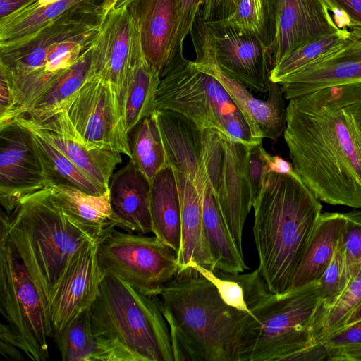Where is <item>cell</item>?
<instances>
[{
	"instance_id": "obj_1",
	"label": "cell",
	"mask_w": 361,
	"mask_h": 361,
	"mask_svg": "<svg viewBox=\"0 0 361 361\" xmlns=\"http://www.w3.org/2000/svg\"><path fill=\"white\" fill-rule=\"evenodd\" d=\"M283 137L294 170L322 202L361 209V82L289 100Z\"/></svg>"
},
{
	"instance_id": "obj_2",
	"label": "cell",
	"mask_w": 361,
	"mask_h": 361,
	"mask_svg": "<svg viewBox=\"0 0 361 361\" xmlns=\"http://www.w3.org/2000/svg\"><path fill=\"white\" fill-rule=\"evenodd\" d=\"M154 297L169 326L174 361H239L252 315L226 304L197 270H179Z\"/></svg>"
},
{
	"instance_id": "obj_3",
	"label": "cell",
	"mask_w": 361,
	"mask_h": 361,
	"mask_svg": "<svg viewBox=\"0 0 361 361\" xmlns=\"http://www.w3.org/2000/svg\"><path fill=\"white\" fill-rule=\"evenodd\" d=\"M320 200L295 172L269 173L252 204L257 268L269 292L290 290L321 215Z\"/></svg>"
},
{
	"instance_id": "obj_4",
	"label": "cell",
	"mask_w": 361,
	"mask_h": 361,
	"mask_svg": "<svg viewBox=\"0 0 361 361\" xmlns=\"http://www.w3.org/2000/svg\"><path fill=\"white\" fill-rule=\"evenodd\" d=\"M102 19L93 4L72 7L28 37L0 46V66L13 84L14 119L27 111L56 75L91 47Z\"/></svg>"
},
{
	"instance_id": "obj_5",
	"label": "cell",
	"mask_w": 361,
	"mask_h": 361,
	"mask_svg": "<svg viewBox=\"0 0 361 361\" xmlns=\"http://www.w3.org/2000/svg\"><path fill=\"white\" fill-rule=\"evenodd\" d=\"M252 316L239 361H287L312 345L311 324L319 305V281L281 294L268 290L258 269L240 273Z\"/></svg>"
},
{
	"instance_id": "obj_6",
	"label": "cell",
	"mask_w": 361,
	"mask_h": 361,
	"mask_svg": "<svg viewBox=\"0 0 361 361\" xmlns=\"http://www.w3.org/2000/svg\"><path fill=\"white\" fill-rule=\"evenodd\" d=\"M1 223L47 305L72 258L95 243L66 218L49 188L23 198L9 214L1 210Z\"/></svg>"
},
{
	"instance_id": "obj_7",
	"label": "cell",
	"mask_w": 361,
	"mask_h": 361,
	"mask_svg": "<svg viewBox=\"0 0 361 361\" xmlns=\"http://www.w3.org/2000/svg\"><path fill=\"white\" fill-rule=\"evenodd\" d=\"M88 312L94 337L116 361H174L169 326L154 297L105 275Z\"/></svg>"
},
{
	"instance_id": "obj_8",
	"label": "cell",
	"mask_w": 361,
	"mask_h": 361,
	"mask_svg": "<svg viewBox=\"0 0 361 361\" xmlns=\"http://www.w3.org/2000/svg\"><path fill=\"white\" fill-rule=\"evenodd\" d=\"M161 109L178 112L201 129L217 130L245 145L262 143L222 85L185 58L161 76L154 102V110Z\"/></svg>"
},
{
	"instance_id": "obj_9",
	"label": "cell",
	"mask_w": 361,
	"mask_h": 361,
	"mask_svg": "<svg viewBox=\"0 0 361 361\" xmlns=\"http://www.w3.org/2000/svg\"><path fill=\"white\" fill-rule=\"evenodd\" d=\"M0 334L18 346L30 360L49 357L48 338L54 336L48 305L11 242L5 226H0Z\"/></svg>"
},
{
	"instance_id": "obj_10",
	"label": "cell",
	"mask_w": 361,
	"mask_h": 361,
	"mask_svg": "<svg viewBox=\"0 0 361 361\" xmlns=\"http://www.w3.org/2000/svg\"><path fill=\"white\" fill-rule=\"evenodd\" d=\"M103 274L116 276L140 293L154 297L177 274L178 255L155 236L115 228L97 244Z\"/></svg>"
},
{
	"instance_id": "obj_11",
	"label": "cell",
	"mask_w": 361,
	"mask_h": 361,
	"mask_svg": "<svg viewBox=\"0 0 361 361\" xmlns=\"http://www.w3.org/2000/svg\"><path fill=\"white\" fill-rule=\"evenodd\" d=\"M169 166L185 176L202 194L210 183L216 192L223 157V136L201 129L185 116L169 109L154 110Z\"/></svg>"
},
{
	"instance_id": "obj_12",
	"label": "cell",
	"mask_w": 361,
	"mask_h": 361,
	"mask_svg": "<svg viewBox=\"0 0 361 361\" xmlns=\"http://www.w3.org/2000/svg\"><path fill=\"white\" fill-rule=\"evenodd\" d=\"M190 33L196 53L194 66L222 85L244 114L255 138L260 142L264 138L276 141L286 126L287 111L281 85L271 82L266 100L255 97L247 87L226 74L218 66L208 25L200 15L197 16Z\"/></svg>"
},
{
	"instance_id": "obj_13",
	"label": "cell",
	"mask_w": 361,
	"mask_h": 361,
	"mask_svg": "<svg viewBox=\"0 0 361 361\" xmlns=\"http://www.w3.org/2000/svg\"><path fill=\"white\" fill-rule=\"evenodd\" d=\"M65 109L78 134L89 147L109 149L131 157L121 104L111 85L89 78Z\"/></svg>"
},
{
	"instance_id": "obj_14",
	"label": "cell",
	"mask_w": 361,
	"mask_h": 361,
	"mask_svg": "<svg viewBox=\"0 0 361 361\" xmlns=\"http://www.w3.org/2000/svg\"><path fill=\"white\" fill-rule=\"evenodd\" d=\"M49 188L30 130L16 120L0 125V202L11 214L25 197Z\"/></svg>"
},
{
	"instance_id": "obj_15",
	"label": "cell",
	"mask_w": 361,
	"mask_h": 361,
	"mask_svg": "<svg viewBox=\"0 0 361 361\" xmlns=\"http://www.w3.org/2000/svg\"><path fill=\"white\" fill-rule=\"evenodd\" d=\"M140 37L127 6L113 8L103 16L90 47V78L111 85L120 102Z\"/></svg>"
},
{
	"instance_id": "obj_16",
	"label": "cell",
	"mask_w": 361,
	"mask_h": 361,
	"mask_svg": "<svg viewBox=\"0 0 361 361\" xmlns=\"http://www.w3.org/2000/svg\"><path fill=\"white\" fill-rule=\"evenodd\" d=\"M207 25L219 68L247 88L268 93L272 51L264 39L229 27Z\"/></svg>"
},
{
	"instance_id": "obj_17",
	"label": "cell",
	"mask_w": 361,
	"mask_h": 361,
	"mask_svg": "<svg viewBox=\"0 0 361 361\" xmlns=\"http://www.w3.org/2000/svg\"><path fill=\"white\" fill-rule=\"evenodd\" d=\"M97 244L92 243L71 260L49 299L54 333L62 330L94 302L104 276L97 260Z\"/></svg>"
},
{
	"instance_id": "obj_18",
	"label": "cell",
	"mask_w": 361,
	"mask_h": 361,
	"mask_svg": "<svg viewBox=\"0 0 361 361\" xmlns=\"http://www.w3.org/2000/svg\"><path fill=\"white\" fill-rule=\"evenodd\" d=\"M222 136L223 157L215 194L232 238L243 254V228L253 204L248 174L251 146L230 135L222 133Z\"/></svg>"
},
{
	"instance_id": "obj_19",
	"label": "cell",
	"mask_w": 361,
	"mask_h": 361,
	"mask_svg": "<svg viewBox=\"0 0 361 361\" xmlns=\"http://www.w3.org/2000/svg\"><path fill=\"white\" fill-rule=\"evenodd\" d=\"M350 30V37L341 47L279 84L286 99L328 87L361 82V26L352 27Z\"/></svg>"
},
{
	"instance_id": "obj_20",
	"label": "cell",
	"mask_w": 361,
	"mask_h": 361,
	"mask_svg": "<svg viewBox=\"0 0 361 361\" xmlns=\"http://www.w3.org/2000/svg\"><path fill=\"white\" fill-rule=\"evenodd\" d=\"M43 137L57 147L82 173L108 191L109 181L121 154L109 149L90 148L78 134L66 109L42 122L21 116Z\"/></svg>"
},
{
	"instance_id": "obj_21",
	"label": "cell",
	"mask_w": 361,
	"mask_h": 361,
	"mask_svg": "<svg viewBox=\"0 0 361 361\" xmlns=\"http://www.w3.org/2000/svg\"><path fill=\"white\" fill-rule=\"evenodd\" d=\"M273 66L306 41L338 28L322 0H276Z\"/></svg>"
},
{
	"instance_id": "obj_22",
	"label": "cell",
	"mask_w": 361,
	"mask_h": 361,
	"mask_svg": "<svg viewBox=\"0 0 361 361\" xmlns=\"http://www.w3.org/2000/svg\"><path fill=\"white\" fill-rule=\"evenodd\" d=\"M151 183L130 159L109 181V204L116 227L141 235L152 233Z\"/></svg>"
},
{
	"instance_id": "obj_23",
	"label": "cell",
	"mask_w": 361,
	"mask_h": 361,
	"mask_svg": "<svg viewBox=\"0 0 361 361\" xmlns=\"http://www.w3.org/2000/svg\"><path fill=\"white\" fill-rule=\"evenodd\" d=\"M127 7L145 58L161 78L175 34L176 0H132Z\"/></svg>"
},
{
	"instance_id": "obj_24",
	"label": "cell",
	"mask_w": 361,
	"mask_h": 361,
	"mask_svg": "<svg viewBox=\"0 0 361 361\" xmlns=\"http://www.w3.org/2000/svg\"><path fill=\"white\" fill-rule=\"evenodd\" d=\"M53 201L66 218L98 244L116 227L109 192L90 195L66 185L49 187Z\"/></svg>"
},
{
	"instance_id": "obj_25",
	"label": "cell",
	"mask_w": 361,
	"mask_h": 361,
	"mask_svg": "<svg viewBox=\"0 0 361 361\" xmlns=\"http://www.w3.org/2000/svg\"><path fill=\"white\" fill-rule=\"evenodd\" d=\"M346 226L343 213H322L294 275L290 289L318 281L331 262Z\"/></svg>"
},
{
	"instance_id": "obj_26",
	"label": "cell",
	"mask_w": 361,
	"mask_h": 361,
	"mask_svg": "<svg viewBox=\"0 0 361 361\" xmlns=\"http://www.w3.org/2000/svg\"><path fill=\"white\" fill-rule=\"evenodd\" d=\"M202 228L212 270L240 274L247 270L243 254L237 248L210 183L202 194Z\"/></svg>"
},
{
	"instance_id": "obj_27",
	"label": "cell",
	"mask_w": 361,
	"mask_h": 361,
	"mask_svg": "<svg viewBox=\"0 0 361 361\" xmlns=\"http://www.w3.org/2000/svg\"><path fill=\"white\" fill-rule=\"evenodd\" d=\"M180 205L182 243L178 254L179 270L190 262L212 270L202 228V194L183 173L173 170Z\"/></svg>"
},
{
	"instance_id": "obj_28",
	"label": "cell",
	"mask_w": 361,
	"mask_h": 361,
	"mask_svg": "<svg viewBox=\"0 0 361 361\" xmlns=\"http://www.w3.org/2000/svg\"><path fill=\"white\" fill-rule=\"evenodd\" d=\"M150 214L152 233L177 255L182 243L180 205L173 169L160 171L151 183Z\"/></svg>"
},
{
	"instance_id": "obj_29",
	"label": "cell",
	"mask_w": 361,
	"mask_h": 361,
	"mask_svg": "<svg viewBox=\"0 0 361 361\" xmlns=\"http://www.w3.org/2000/svg\"><path fill=\"white\" fill-rule=\"evenodd\" d=\"M160 81L159 74L148 63L140 42L121 99L124 125L128 134L154 111L156 94Z\"/></svg>"
},
{
	"instance_id": "obj_30",
	"label": "cell",
	"mask_w": 361,
	"mask_h": 361,
	"mask_svg": "<svg viewBox=\"0 0 361 361\" xmlns=\"http://www.w3.org/2000/svg\"><path fill=\"white\" fill-rule=\"evenodd\" d=\"M90 48L56 75L22 116L42 122L61 111L90 78Z\"/></svg>"
},
{
	"instance_id": "obj_31",
	"label": "cell",
	"mask_w": 361,
	"mask_h": 361,
	"mask_svg": "<svg viewBox=\"0 0 361 361\" xmlns=\"http://www.w3.org/2000/svg\"><path fill=\"white\" fill-rule=\"evenodd\" d=\"M15 120L31 133L49 187L66 185L94 195H101L108 192L82 173L57 147L43 137L23 117H17Z\"/></svg>"
},
{
	"instance_id": "obj_32",
	"label": "cell",
	"mask_w": 361,
	"mask_h": 361,
	"mask_svg": "<svg viewBox=\"0 0 361 361\" xmlns=\"http://www.w3.org/2000/svg\"><path fill=\"white\" fill-rule=\"evenodd\" d=\"M54 336L63 361H116L112 352L94 337L88 310Z\"/></svg>"
},
{
	"instance_id": "obj_33",
	"label": "cell",
	"mask_w": 361,
	"mask_h": 361,
	"mask_svg": "<svg viewBox=\"0 0 361 361\" xmlns=\"http://www.w3.org/2000/svg\"><path fill=\"white\" fill-rule=\"evenodd\" d=\"M75 0H61L40 6L37 0L0 19V46L15 43L38 32L74 5Z\"/></svg>"
},
{
	"instance_id": "obj_34",
	"label": "cell",
	"mask_w": 361,
	"mask_h": 361,
	"mask_svg": "<svg viewBox=\"0 0 361 361\" xmlns=\"http://www.w3.org/2000/svg\"><path fill=\"white\" fill-rule=\"evenodd\" d=\"M128 137L130 159L152 183L160 171L169 166L153 114L143 118Z\"/></svg>"
},
{
	"instance_id": "obj_35",
	"label": "cell",
	"mask_w": 361,
	"mask_h": 361,
	"mask_svg": "<svg viewBox=\"0 0 361 361\" xmlns=\"http://www.w3.org/2000/svg\"><path fill=\"white\" fill-rule=\"evenodd\" d=\"M348 28L313 37L296 47L274 65L271 81L280 84L288 76L341 47L350 37Z\"/></svg>"
},
{
	"instance_id": "obj_36",
	"label": "cell",
	"mask_w": 361,
	"mask_h": 361,
	"mask_svg": "<svg viewBox=\"0 0 361 361\" xmlns=\"http://www.w3.org/2000/svg\"><path fill=\"white\" fill-rule=\"evenodd\" d=\"M361 302V272L351 279L331 303L319 305L311 324L312 345L345 326L354 310Z\"/></svg>"
},
{
	"instance_id": "obj_37",
	"label": "cell",
	"mask_w": 361,
	"mask_h": 361,
	"mask_svg": "<svg viewBox=\"0 0 361 361\" xmlns=\"http://www.w3.org/2000/svg\"><path fill=\"white\" fill-rule=\"evenodd\" d=\"M207 25L229 27L241 32L254 35L262 38L267 43L262 0H238L234 11L228 17Z\"/></svg>"
},
{
	"instance_id": "obj_38",
	"label": "cell",
	"mask_w": 361,
	"mask_h": 361,
	"mask_svg": "<svg viewBox=\"0 0 361 361\" xmlns=\"http://www.w3.org/2000/svg\"><path fill=\"white\" fill-rule=\"evenodd\" d=\"M319 343L326 350V361H361V319L327 336Z\"/></svg>"
},
{
	"instance_id": "obj_39",
	"label": "cell",
	"mask_w": 361,
	"mask_h": 361,
	"mask_svg": "<svg viewBox=\"0 0 361 361\" xmlns=\"http://www.w3.org/2000/svg\"><path fill=\"white\" fill-rule=\"evenodd\" d=\"M188 266L197 270L215 286L226 304L252 315L246 300L245 290L240 279V273L226 274L211 270L195 262H190Z\"/></svg>"
},
{
	"instance_id": "obj_40",
	"label": "cell",
	"mask_w": 361,
	"mask_h": 361,
	"mask_svg": "<svg viewBox=\"0 0 361 361\" xmlns=\"http://www.w3.org/2000/svg\"><path fill=\"white\" fill-rule=\"evenodd\" d=\"M318 281L321 290V305L331 303L347 286L348 276L342 237L331 262Z\"/></svg>"
},
{
	"instance_id": "obj_41",
	"label": "cell",
	"mask_w": 361,
	"mask_h": 361,
	"mask_svg": "<svg viewBox=\"0 0 361 361\" xmlns=\"http://www.w3.org/2000/svg\"><path fill=\"white\" fill-rule=\"evenodd\" d=\"M204 0H176V23L169 63L178 62L185 57L183 42L190 32ZM165 69V70H166Z\"/></svg>"
},
{
	"instance_id": "obj_42",
	"label": "cell",
	"mask_w": 361,
	"mask_h": 361,
	"mask_svg": "<svg viewBox=\"0 0 361 361\" xmlns=\"http://www.w3.org/2000/svg\"><path fill=\"white\" fill-rule=\"evenodd\" d=\"M343 214L346 226L342 240L349 282L361 272V209Z\"/></svg>"
},
{
	"instance_id": "obj_43",
	"label": "cell",
	"mask_w": 361,
	"mask_h": 361,
	"mask_svg": "<svg viewBox=\"0 0 361 361\" xmlns=\"http://www.w3.org/2000/svg\"><path fill=\"white\" fill-rule=\"evenodd\" d=\"M338 28L361 26V0H322Z\"/></svg>"
},
{
	"instance_id": "obj_44",
	"label": "cell",
	"mask_w": 361,
	"mask_h": 361,
	"mask_svg": "<svg viewBox=\"0 0 361 361\" xmlns=\"http://www.w3.org/2000/svg\"><path fill=\"white\" fill-rule=\"evenodd\" d=\"M264 149L262 143L255 145L250 147L248 154V174L253 202L260 194L269 173L263 154Z\"/></svg>"
},
{
	"instance_id": "obj_45",
	"label": "cell",
	"mask_w": 361,
	"mask_h": 361,
	"mask_svg": "<svg viewBox=\"0 0 361 361\" xmlns=\"http://www.w3.org/2000/svg\"><path fill=\"white\" fill-rule=\"evenodd\" d=\"M16 107L13 80L9 73L0 66V125L13 120Z\"/></svg>"
},
{
	"instance_id": "obj_46",
	"label": "cell",
	"mask_w": 361,
	"mask_h": 361,
	"mask_svg": "<svg viewBox=\"0 0 361 361\" xmlns=\"http://www.w3.org/2000/svg\"><path fill=\"white\" fill-rule=\"evenodd\" d=\"M238 1V0H204L200 15L207 24L224 20L234 11Z\"/></svg>"
},
{
	"instance_id": "obj_47",
	"label": "cell",
	"mask_w": 361,
	"mask_h": 361,
	"mask_svg": "<svg viewBox=\"0 0 361 361\" xmlns=\"http://www.w3.org/2000/svg\"><path fill=\"white\" fill-rule=\"evenodd\" d=\"M269 173L274 172L281 174L295 173L292 163L288 162L278 155H271L265 149L263 151Z\"/></svg>"
},
{
	"instance_id": "obj_48",
	"label": "cell",
	"mask_w": 361,
	"mask_h": 361,
	"mask_svg": "<svg viewBox=\"0 0 361 361\" xmlns=\"http://www.w3.org/2000/svg\"><path fill=\"white\" fill-rule=\"evenodd\" d=\"M276 0H262L264 8L266 42L273 52V44L274 39V13Z\"/></svg>"
},
{
	"instance_id": "obj_49",
	"label": "cell",
	"mask_w": 361,
	"mask_h": 361,
	"mask_svg": "<svg viewBox=\"0 0 361 361\" xmlns=\"http://www.w3.org/2000/svg\"><path fill=\"white\" fill-rule=\"evenodd\" d=\"M0 351L1 355L9 360L22 361L25 360V353L2 334H0Z\"/></svg>"
},
{
	"instance_id": "obj_50",
	"label": "cell",
	"mask_w": 361,
	"mask_h": 361,
	"mask_svg": "<svg viewBox=\"0 0 361 361\" xmlns=\"http://www.w3.org/2000/svg\"><path fill=\"white\" fill-rule=\"evenodd\" d=\"M36 0H0V19L7 17Z\"/></svg>"
},
{
	"instance_id": "obj_51",
	"label": "cell",
	"mask_w": 361,
	"mask_h": 361,
	"mask_svg": "<svg viewBox=\"0 0 361 361\" xmlns=\"http://www.w3.org/2000/svg\"><path fill=\"white\" fill-rule=\"evenodd\" d=\"M117 0H103L99 6H97V8L98 13H100L102 17L104 16L111 9L114 7Z\"/></svg>"
},
{
	"instance_id": "obj_52",
	"label": "cell",
	"mask_w": 361,
	"mask_h": 361,
	"mask_svg": "<svg viewBox=\"0 0 361 361\" xmlns=\"http://www.w3.org/2000/svg\"><path fill=\"white\" fill-rule=\"evenodd\" d=\"M360 319H361V302L359 304V305L354 310V311L350 315V317H348V320L346 321V322L345 324V326L350 324L352 323H354Z\"/></svg>"
},
{
	"instance_id": "obj_53",
	"label": "cell",
	"mask_w": 361,
	"mask_h": 361,
	"mask_svg": "<svg viewBox=\"0 0 361 361\" xmlns=\"http://www.w3.org/2000/svg\"><path fill=\"white\" fill-rule=\"evenodd\" d=\"M94 1L95 0H75L73 7L92 5Z\"/></svg>"
},
{
	"instance_id": "obj_54",
	"label": "cell",
	"mask_w": 361,
	"mask_h": 361,
	"mask_svg": "<svg viewBox=\"0 0 361 361\" xmlns=\"http://www.w3.org/2000/svg\"><path fill=\"white\" fill-rule=\"evenodd\" d=\"M61 0H37V3L40 6H48L56 3Z\"/></svg>"
},
{
	"instance_id": "obj_55",
	"label": "cell",
	"mask_w": 361,
	"mask_h": 361,
	"mask_svg": "<svg viewBox=\"0 0 361 361\" xmlns=\"http://www.w3.org/2000/svg\"><path fill=\"white\" fill-rule=\"evenodd\" d=\"M132 1V0H117L114 8H121L127 6V5Z\"/></svg>"
}]
</instances>
